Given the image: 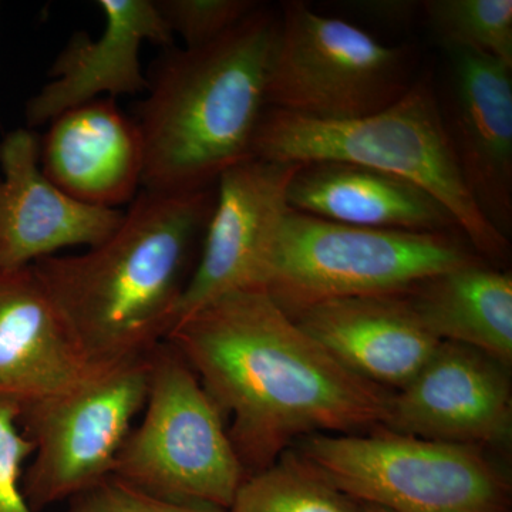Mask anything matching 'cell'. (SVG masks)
I'll return each mask as SVG.
<instances>
[{
	"label": "cell",
	"instance_id": "cell-14",
	"mask_svg": "<svg viewBox=\"0 0 512 512\" xmlns=\"http://www.w3.org/2000/svg\"><path fill=\"white\" fill-rule=\"evenodd\" d=\"M97 6L106 20L103 33L94 40L86 32L70 37L52 64V82L26 104L30 127L50 123L89 101L146 92L141 46H174V35L156 0H99Z\"/></svg>",
	"mask_w": 512,
	"mask_h": 512
},
{
	"label": "cell",
	"instance_id": "cell-3",
	"mask_svg": "<svg viewBox=\"0 0 512 512\" xmlns=\"http://www.w3.org/2000/svg\"><path fill=\"white\" fill-rule=\"evenodd\" d=\"M278 22L258 6L208 45L165 49L134 119L144 144L141 187L204 190L252 158Z\"/></svg>",
	"mask_w": 512,
	"mask_h": 512
},
{
	"label": "cell",
	"instance_id": "cell-11",
	"mask_svg": "<svg viewBox=\"0 0 512 512\" xmlns=\"http://www.w3.org/2000/svg\"><path fill=\"white\" fill-rule=\"evenodd\" d=\"M505 369L476 349L441 342L423 369L392 394L384 427L466 446L505 444L512 423Z\"/></svg>",
	"mask_w": 512,
	"mask_h": 512
},
{
	"label": "cell",
	"instance_id": "cell-4",
	"mask_svg": "<svg viewBox=\"0 0 512 512\" xmlns=\"http://www.w3.org/2000/svg\"><path fill=\"white\" fill-rule=\"evenodd\" d=\"M252 158L296 164L339 161L396 175L436 197L481 256L507 258L510 242L487 221L468 191L439 97L427 80L414 82L392 106L355 120H315L266 107Z\"/></svg>",
	"mask_w": 512,
	"mask_h": 512
},
{
	"label": "cell",
	"instance_id": "cell-26",
	"mask_svg": "<svg viewBox=\"0 0 512 512\" xmlns=\"http://www.w3.org/2000/svg\"><path fill=\"white\" fill-rule=\"evenodd\" d=\"M362 505V512H394L392 510H387V508L377 507V505L370 504H360Z\"/></svg>",
	"mask_w": 512,
	"mask_h": 512
},
{
	"label": "cell",
	"instance_id": "cell-7",
	"mask_svg": "<svg viewBox=\"0 0 512 512\" xmlns=\"http://www.w3.org/2000/svg\"><path fill=\"white\" fill-rule=\"evenodd\" d=\"M299 456L360 504L394 512L507 511L510 485L481 448L396 431L312 434Z\"/></svg>",
	"mask_w": 512,
	"mask_h": 512
},
{
	"label": "cell",
	"instance_id": "cell-12",
	"mask_svg": "<svg viewBox=\"0 0 512 512\" xmlns=\"http://www.w3.org/2000/svg\"><path fill=\"white\" fill-rule=\"evenodd\" d=\"M40 141L30 128L0 143V269H18L70 247H97L124 212L74 200L43 174Z\"/></svg>",
	"mask_w": 512,
	"mask_h": 512
},
{
	"label": "cell",
	"instance_id": "cell-9",
	"mask_svg": "<svg viewBox=\"0 0 512 512\" xmlns=\"http://www.w3.org/2000/svg\"><path fill=\"white\" fill-rule=\"evenodd\" d=\"M148 357L96 370L20 407L19 429L33 444L22 477L33 511L72 500L113 477L121 447L146 404Z\"/></svg>",
	"mask_w": 512,
	"mask_h": 512
},
{
	"label": "cell",
	"instance_id": "cell-16",
	"mask_svg": "<svg viewBox=\"0 0 512 512\" xmlns=\"http://www.w3.org/2000/svg\"><path fill=\"white\" fill-rule=\"evenodd\" d=\"M39 160L56 187L92 207L131 202L143 185L144 144L136 120L107 97L50 121Z\"/></svg>",
	"mask_w": 512,
	"mask_h": 512
},
{
	"label": "cell",
	"instance_id": "cell-18",
	"mask_svg": "<svg viewBox=\"0 0 512 512\" xmlns=\"http://www.w3.org/2000/svg\"><path fill=\"white\" fill-rule=\"evenodd\" d=\"M291 210L353 227L460 232L456 218L419 185L363 165L302 164L288 190Z\"/></svg>",
	"mask_w": 512,
	"mask_h": 512
},
{
	"label": "cell",
	"instance_id": "cell-23",
	"mask_svg": "<svg viewBox=\"0 0 512 512\" xmlns=\"http://www.w3.org/2000/svg\"><path fill=\"white\" fill-rule=\"evenodd\" d=\"M19 407L0 402V512H35L22 490L23 466L32 457L18 424Z\"/></svg>",
	"mask_w": 512,
	"mask_h": 512
},
{
	"label": "cell",
	"instance_id": "cell-10",
	"mask_svg": "<svg viewBox=\"0 0 512 512\" xmlns=\"http://www.w3.org/2000/svg\"><path fill=\"white\" fill-rule=\"evenodd\" d=\"M301 165L249 158L218 177L214 208L177 323L228 293L261 291L269 255L291 211L289 184Z\"/></svg>",
	"mask_w": 512,
	"mask_h": 512
},
{
	"label": "cell",
	"instance_id": "cell-13",
	"mask_svg": "<svg viewBox=\"0 0 512 512\" xmlns=\"http://www.w3.org/2000/svg\"><path fill=\"white\" fill-rule=\"evenodd\" d=\"M451 97L444 120L468 191L505 238L512 229V66L447 50Z\"/></svg>",
	"mask_w": 512,
	"mask_h": 512
},
{
	"label": "cell",
	"instance_id": "cell-8",
	"mask_svg": "<svg viewBox=\"0 0 512 512\" xmlns=\"http://www.w3.org/2000/svg\"><path fill=\"white\" fill-rule=\"evenodd\" d=\"M413 52L387 46L346 20L308 3L282 6L269 64L266 107L309 119H360L409 92Z\"/></svg>",
	"mask_w": 512,
	"mask_h": 512
},
{
	"label": "cell",
	"instance_id": "cell-1",
	"mask_svg": "<svg viewBox=\"0 0 512 512\" xmlns=\"http://www.w3.org/2000/svg\"><path fill=\"white\" fill-rule=\"evenodd\" d=\"M220 410L247 476L296 437L386 426L392 393L340 365L264 291L215 299L168 335Z\"/></svg>",
	"mask_w": 512,
	"mask_h": 512
},
{
	"label": "cell",
	"instance_id": "cell-25",
	"mask_svg": "<svg viewBox=\"0 0 512 512\" xmlns=\"http://www.w3.org/2000/svg\"><path fill=\"white\" fill-rule=\"evenodd\" d=\"M348 5L350 9L389 25H406L421 12V2L413 0H359Z\"/></svg>",
	"mask_w": 512,
	"mask_h": 512
},
{
	"label": "cell",
	"instance_id": "cell-17",
	"mask_svg": "<svg viewBox=\"0 0 512 512\" xmlns=\"http://www.w3.org/2000/svg\"><path fill=\"white\" fill-rule=\"evenodd\" d=\"M96 370L80 353L33 266L0 269V402L20 409Z\"/></svg>",
	"mask_w": 512,
	"mask_h": 512
},
{
	"label": "cell",
	"instance_id": "cell-27",
	"mask_svg": "<svg viewBox=\"0 0 512 512\" xmlns=\"http://www.w3.org/2000/svg\"><path fill=\"white\" fill-rule=\"evenodd\" d=\"M446 512H507V511H488V510H458V511H446Z\"/></svg>",
	"mask_w": 512,
	"mask_h": 512
},
{
	"label": "cell",
	"instance_id": "cell-15",
	"mask_svg": "<svg viewBox=\"0 0 512 512\" xmlns=\"http://www.w3.org/2000/svg\"><path fill=\"white\" fill-rule=\"evenodd\" d=\"M289 316L340 365L383 389H403L441 343L404 295L329 299Z\"/></svg>",
	"mask_w": 512,
	"mask_h": 512
},
{
	"label": "cell",
	"instance_id": "cell-19",
	"mask_svg": "<svg viewBox=\"0 0 512 512\" xmlns=\"http://www.w3.org/2000/svg\"><path fill=\"white\" fill-rule=\"evenodd\" d=\"M421 322L441 342L512 362V278L480 261L431 276L406 293Z\"/></svg>",
	"mask_w": 512,
	"mask_h": 512
},
{
	"label": "cell",
	"instance_id": "cell-24",
	"mask_svg": "<svg viewBox=\"0 0 512 512\" xmlns=\"http://www.w3.org/2000/svg\"><path fill=\"white\" fill-rule=\"evenodd\" d=\"M67 512H227L205 504L171 503L141 493L117 478L106 481L69 500Z\"/></svg>",
	"mask_w": 512,
	"mask_h": 512
},
{
	"label": "cell",
	"instance_id": "cell-20",
	"mask_svg": "<svg viewBox=\"0 0 512 512\" xmlns=\"http://www.w3.org/2000/svg\"><path fill=\"white\" fill-rule=\"evenodd\" d=\"M227 512H362L299 454L285 453L271 467L249 474Z\"/></svg>",
	"mask_w": 512,
	"mask_h": 512
},
{
	"label": "cell",
	"instance_id": "cell-2",
	"mask_svg": "<svg viewBox=\"0 0 512 512\" xmlns=\"http://www.w3.org/2000/svg\"><path fill=\"white\" fill-rule=\"evenodd\" d=\"M215 202L197 191L141 188L119 228L84 254L32 264L86 362L146 359L167 340Z\"/></svg>",
	"mask_w": 512,
	"mask_h": 512
},
{
	"label": "cell",
	"instance_id": "cell-6",
	"mask_svg": "<svg viewBox=\"0 0 512 512\" xmlns=\"http://www.w3.org/2000/svg\"><path fill=\"white\" fill-rule=\"evenodd\" d=\"M113 477L160 500L225 511L247 478L220 410L167 340L148 357L143 419L124 441Z\"/></svg>",
	"mask_w": 512,
	"mask_h": 512
},
{
	"label": "cell",
	"instance_id": "cell-21",
	"mask_svg": "<svg viewBox=\"0 0 512 512\" xmlns=\"http://www.w3.org/2000/svg\"><path fill=\"white\" fill-rule=\"evenodd\" d=\"M421 13L447 50L494 57L512 66L511 0H427Z\"/></svg>",
	"mask_w": 512,
	"mask_h": 512
},
{
	"label": "cell",
	"instance_id": "cell-5",
	"mask_svg": "<svg viewBox=\"0 0 512 512\" xmlns=\"http://www.w3.org/2000/svg\"><path fill=\"white\" fill-rule=\"evenodd\" d=\"M451 234L353 227L291 210L261 291L288 315L329 299L403 295L424 279L478 262Z\"/></svg>",
	"mask_w": 512,
	"mask_h": 512
},
{
	"label": "cell",
	"instance_id": "cell-22",
	"mask_svg": "<svg viewBox=\"0 0 512 512\" xmlns=\"http://www.w3.org/2000/svg\"><path fill=\"white\" fill-rule=\"evenodd\" d=\"M156 5L187 49L220 39L259 6L255 0H156Z\"/></svg>",
	"mask_w": 512,
	"mask_h": 512
}]
</instances>
